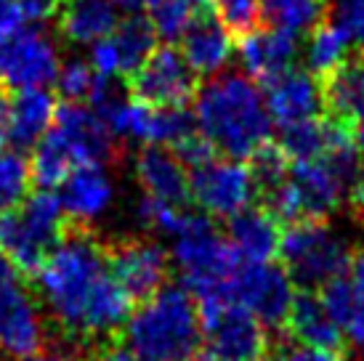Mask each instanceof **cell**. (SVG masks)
Masks as SVG:
<instances>
[{"mask_svg": "<svg viewBox=\"0 0 364 361\" xmlns=\"http://www.w3.org/2000/svg\"><path fill=\"white\" fill-rule=\"evenodd\" d=\"M35 276L43 311L75 340H102L131 316V295L112 276L107 250L88 231L64 234Z\"/></svg>", "mask_w": 364, "mask_h": 361, "instance_id": "obj_1", "label": "cell"}, {"mask_svg": "<svg viewBox=\"0 0 364 361\" xmlns=\"http://www.w3.org/2000/svg\"><path fill=\"white\" fill-rule=\"evenodd\" d=\"M197 128L229 160H250L272 141V114L250 77L218 75L197 93Z\"/></svg>", "mask_w": 364, "mask_h": 361, "instance_id": "obj_2", "label": "cell"}, {"mask_svg": "<svg viewBox=\"0 0 364 361\" xmlns=\"http://www.w3.org/2000/svg\"><path fill=\"white\" fill-rule=\"evenodd\" d=\"M203 343V321L192 292L165 284L125 321V345L141 361H181Z\"/></svg>", "mask_w": 364, "mask_h": 361, "instance_id": "obj_3", "label": "cell"}, {"mask_svg": "<svg viewBox=\"0 0 364 361\" xmlns=\"http://www.w3.org/2000/svg\"><path fill=\"white\" fill-rule=\"evenodd\" d=\"M171 263L178 269L183 287L192 292L200 303L232 301L229 284L240 255L232 250L229 239H223L208 215H189L178 237H173Z\"/></svg>", "mask_w": 364, "mask_h": 361, "instance_id": "obj_4", "label": "cell"}, {"mask_svg": "<svg viewBox=\"0 0 364 361\" xmlns=\"http://www.w3.org/2000/svg\"><path fill=\"white\" fill-rule=\"evenodd\" d=\"M67 212L48 189L24 197L21 205L0 212V250L16 271L38 274L43 261L61 242Z\"/></svg>", "mask_w": 364, "mask_h": 361, "instance_id": "obj_5", "label": "cell"}, {"mask_svg": "<svg viewBox=\"0 0 364 361\" xmlns=\"http://www.w3.org/2000/svg\"><path fill=\"white\" fill-rule=\"evenodd\" d=\"M279 255L293 281L304 287H324L351 263L348 242L322 221H298L282 234Z\"/></svg>", "mask_w": 364, "mask_h": 361, "instance_id": "obj_6", "label": "cell"}, {"mask_svg": "<svg viewBox=\"0 0 364 361\" xmlns=\"http://www.w3.org/2000/svg\"><path fill=\"white\" fill-rule=\"evenodd\" d=\"M43 303L21 281L14 263H0V353L9 359H27L46 345Z\"/></svg>", "mask_w": 364, "mask_h": 361, "instance_id": "obj_7", "label": "cell"}, {"mask_svg": "<svg viewBox=\"0 0 364 361\" xmlns=\"http://www.w3.org/2000/svg\"><path fill=\"white\" fill-rule=\"evenodd\" d=\"M203 338L215 361H261L269 348L266 327L234 301L200 303Z\"/></svg>", "mask_w": 364, "mask_h": 361, "instance_id": "obj_8", "label": "cell"}, {"mask_svg": "<svg viewBox=\"0 0 364 361\" xmlns=\"http://www.w3.org/2000/svg\"><path fill=\"white\" fill-rule=\"evenodd\" d=\"M131 99L146 107H186L200 93V75L173 43H165L125 80Z\"/></svg>", "mask_w": 364, "mask_h": 361, "instance_id": "obj_9", "label": "cell"}, {"mask_svg": "<svg viewBox=\"0 0 364 361\" xmlns=\"http://www.w3.org/2000/svg\"><path fill=\"white\" fill-rule=\"evenodd\" d=\"M295 281L277 263H240L229 284V298L253 313L263 327H282L295 301Z\"/></svg>", "mask_w": 364, "mask_h": 361, "instance_id": "obj_10", "label": "cell"}, {"mask_svg": "<svg viewBox=\"0 0 364 361\" xmlns=\"http://www.w3.org/2000/svg\"><path fill=\"white\" fill-rule=\"evenodd\" d=\"M258 194L250 168L240 160H210L189 176V197L197 208L215 218H234L253 205Z\"/></svg>", "mask_w": 364, "mask_h": 361, "instance_id": "obj_11", "label": "cell"}, {"mask_svg": "<svg viewBox=\"0 0 364 361\" xmlns=\"http://www.w3.org/2000/svg\"><path fill=\"white\" fill-rule=\"evenodd\" d=\"M59 75V56L41 30L0 35V82L9 88H43Z\"/></svg>", "mask_w": 364, "mask_h": 361, "instance_id": "obj_12", "label": "cell"}, {"mask_svg": "<svg viewBox=\"0 0 364 361\" xmlns=\"http://www.w3.org/2000/svg\"><path fill=\"white\" fill-rule=\"evenodd\" d=\"M107 261H109L112 276L131 295V301L152 298L154 292L165 287L168 271H171V255L154 239L117 242L107 252Z\"/></svg>", "mask_w": 364, "mask_h": 361, "instance_id": "obj_13", "label": "cell"}, {"mask_svg": "<svg viewBox=\"0 0 364 361\" xmlns=\"http://www.w3.org/2000/svg\"><path fill=\"white\" fill-rule=\"evenodd\" d=\"M53 128L67 139L75 151L77 165H109L120 160V144L117 136L107 128V122L93 109L82 104L64 101L56 107Z\"/></svg>", "mask_w": 364, "mask_h": 361, "instance_id": "obj_14", "label": "cell"}, {"mask_svg": "<svg viewBox=\"0 0 364 361\" xmlns=\"http://www.w3.org/2000/svg\"><path fill=\"white\" fill-rule=\"evenodd\" d=\"M266 90V109L277 125H295V122L314 120L324 109V90L316 75L304 70H290L277 75L274 80L263 82Z\"/></svg>", "mask_w": 364, "mask_h": 361, "instance_id": "obj_15", "label": "cell"}, {"mask_svg": "<svg viewBox=\"0 0 364 361\" xmlns=\"http://www.w3.org/2000/svg\"><path fill=\"white\" fill-rule=\"evenodd\" d=\"M61 208L80 226L104 218L114 205V180L104 165H80L61 183Z\"/></svg>", "mask_w": 364, "mask_h": 361, "instance_id": "obj_16", "label": "cell"}, {"mask_svg": "<svg viewBox=\"0 0 364 361\" xmlns=\"http://www.w3.org/2000/svg\"><path fill=\"white\" fill-rule=\"evenodd\" d=\"M319 301L341 332L364 345V250L356 252L341 276L324 284Z\"/></svg>", "mask_w": 364, "mask_h": 361, "instance_id": "obj_17", "label": "cell"}, {"mask_svg": "<svg viewBox=\"0 0 364 361\" xmlns=\"http://www.w3.org/2000/svg\"><path fill=\"white\" fill-rule=\"evenodd\" d=\"M298 56V38L290 32L255 27L247 35H240V59L247 75L255 82H269L293 67Z\"/></svg>", "mask_w": 364, "mask_h": 361, "instance_id": "obj_18", "label": "cell"}, {"mask_svg": "<svg viewBox=\"0 0 364 361\" xmlns=\"http://www.w3.org/2000/svg\"><path fill=\"white\" fill-rule=\"evenodd\" d=\"M183 59L200 77H215L218 72L229 64L234 53V38L232 32L223 27L218 14L197 16L192 27L181 38Z\"/></svg>", "mask_w": 364, "mask_h": 361, "instance_id": "obj_19", "label": "cell"}, {"mask_svg": "<svg viewBox=\"0 0 364 361\" xmlns=\"http://www.w3.org/2000/svg\"><path fill=\"white\" fill-rule=\"evenodd\" d=\"M282 231L279 221L266 208H245L229 218V244L245 263H269L279 255Z\"/></svg>", "mask_w": 364, "mask_h": 361, "instance_id": "obj_20", "label": "cell"}, {"mask_svg": "<svg viewBox=\"0 0 364 361\" xmlns=\"http://www.w3.org/2000/svg\"><path fill=\"white\" fill-rule=\"evenodd\" d=\"M136 178L146 197L183 205L189 200V176L183 162L165 146H144L136 157Z\"/></svg>", "mask_w": 364, "mask_h": 361, "instance_id": "obj_21", "label": "cell"}, {"mask_svg": "<svg viewBox=\"0 0 364 361\" xmlns=\"http://www.w3.org/2000/svg\"><path fill=\"white\" fill-rule=\"evenodd\" d=\"M59 32L70 43H99L120 24L112 0H64L59 14Z\"/></svg>", "mask_w": 364, "mask_h": 361, "instance_id": "obj_22", "label": "cell"}, {"mask_svg": "<svg viewBox=\"0 0 364 361\" xmlns=\"http://www.w3.org/2000/svg\"><path fill=\"white\" fill-rule=\"evenodd\" d=\"M287 330L298 343L311 345V348H322V351H338L343 343V332L327 313L322 301L311 295V292H301L295 295L293 308L287 313Z\"/></svg>", "mask_w": 364, "mask_h": 361, "instance_id": "obj_23", "label": "cell"}, {"mask_svg": "<svg viewBox=\"0 0 364 361\" xmlns=\"http://www.w3.org/2000/svg\"><path fill=\"white\" fill-rule=\"evenodd\" d=\"M56 114L53 96L43 88H24L11 104V133L9 141L16 149H30L48 133Z\"/></svg>", "mask_w": 364, "mask_h": 361, "instance_id": "obj_24", "label": "cell"}, {"mask_svg": "<svg viewBox=\"0 0 364 361\" xmlns=\"http://www.w3.org/2000/svg\"><path fill=\"white\" fill-rule=\"evenodd\" d=\"M324 107L330 114L348 122L364 120V50L346 59L333 75L322 80Z\"/></svg>", "mask_w": 364, "mask_h": 361, "instance_id": "obj_25", "label": "cell"}, {"mask_svg": "<svg viewBox=\"0 0 364 361\" xmlns=\"http://www.w3.org/2000/svg\"><path fill=\"white\" fill-rule=\"evenodd\" d=\"M109 41L114 45V53H117V75H122L128 80L133 72L154 53L157 32H154L152 21L146 19V16L133 14V16L122 19L114 27Z\"/></svg>", "mask_w": 364, "mask_h": 361, "instance_id": "obj_26", "label": "cell"}, {"mask_svg": "<svg viewBox=\"0 0 364 361\" xmlns=\"http://www.w3.org/2000/svg\"><path fill=\"white\" fill-rule=\"evenodd\" d=\"M75 168L80 165L75 160V151L67 139L56 128H48V133L35 144V154L30 162L32 180L41 189H53V186H61Z\"/></svg>", "mask_w": 364, "mask_h": 361, "instance_id": "obj_27", "label": "cell"}, {"mask_svg": "<svg viewBox=\"0 0 364 361\" xmlns=\"http://www.w3.org/2000/svg\"><path fill=\"white\" fill-rule=\"evenodd\" d=\"M327 14V0H261V27L304 35L319 27Z\"/></svg>", "mask_w": 364, "mask_h": 361, "instance_id": "obj_28", "label": "cell"}, {"mask_svg": "<svg viewBox=\"0 0 364 361\" xmlns=\"http://www.w3.org/2000/svg\"><path fill=\"white\" fill-rule=\"evenodd\" d=\"M279 146L287 154V160L293 162H306L322 157L324 151H327V146H330V125H327V117L324 120L314 117V120H304L282 128Z\"/></svg>", "mask_w": 364, "mask_h": 361, "instance_id": "obj_29", "label": "cell"}, {"mask_svg": "<svg viewBox=\"0 0 364 361\" xmlns=\"http://www.w3.org/2000/svg\"><path fill=\"white\" fill-rule=\"evenodd\" d=\"M346 53H348V41L335 30L333 24H319V27H314L311 38H309V50H306L309 72H311V75H316L319 80H324L327 75H333V72L343 64Z\"/></svg>", "mask_w": 364, "mask_h": 361, "instance_id": "obj_30", "label": "cell"}, {"mask_svg": "<svg viewBox=\"0 0 364 361\" xmlns=\"http://www.w3.org/2000/svg\"><path fill=\"white\" fill-rule=\"evenodd\" d=\"M197 19L192 0H154L149 6V21H152L157 38L165 43H178Z\"/></svg>", "mask_w": 364, "mask_h": 361, "instance_id": "obj_31", "label": "cell"}, {"mask_svg": "<svg viewBox=\"0 0 364 361\" xmlns=\"http://www.w3.org/2000/svg\"><path fill=\"white\" fill-rule=\"evenodd\" d=\"M192 212L181 210V205H171V202L154 200L144 194L139 205H136V221L141 223L146 231H157L165 237H178L183 226L189 223Z\"/></svg>", "mask_w": 364, "mask_h": 361, "instance_id": "obj_32", "label": "cell"}, {"mask_svg": "<svg viewBox=\"0 0 364 361\" xmlns=\"http://www.w3.org/2000/svg\"><path fill=\"white\" fill-rule=\"evenodd\" d=\"M30 180V162L19 151H0V212L24 202Z\"/></svg>", "mask_w": 364, "mask_h": 361, "instance_id": "obj_33", "label": "cell"}, {"mask_svg": "<svg viewBox=\"0 0 364 361\" xmlns=\"http://www.w3.org/2000/svg\"><path fill=\"white\" fill-rule=\"evenodd\" d=\"M250 173H253L255 178V186L261 194H269L272 189L277 186H282L287 176H290V160H287V154L282 151L279 144H263L261 149L255 151L253 157H250Z\"/></svg>", "mask_w": 364, "mask_h": 361, "instance_id": "obj_34", "label": "cell"}, {"mask_svg": "<svg viewBox=\"0 0 364 361\" xmlns=\"http://www.w3.org/2000/svg\"><path fill=\"white\" fill-rule=\"evenodd\" d=\"M327 24L343 35L348 45L364 50V0H327Z\"/></svg>", "mask_w": 364, "mask_h": 361, "instance_id": "obj_35", "label": "cell"}, {"mask_svg": "<svg viewBox=\"0 0 364 361\" xmlns=\"http://www.w3.org/2000/svg\"><path fill=\"white\" fill-rule=\"evenodd\" d=\"M93 80H96V72H93L91 64L80 59H72L56 75V90H59V96L64 101L82 104V101L91 96Z\"/></svg>", "mask_w": 364, "mask_h": 361, "instance_id": "obj_36", "label": "cell"}, {"mask_svg": "<svg viewBox=\"0 0 364 361\" xmlns=\"http://www.w3.org/2000/svg\"><path fill=\"white\" fill-rule=\"evenodd\" d=\"M215 14L234 38L261 27V0H215Z\"/></svg>", "mask_w": 364, "mask_h": 361, "instance_id": "obj_37", "label": "cell"}, {"mask_svg": "<svg viewBox=\"0 0 364 361\" xmlns=\"http://www.w3.org/2000/svg\"><path fill=\"white\" fill-rule=\"evenodd\" d=\"M173 154L178 157V160L183 162V168H203L205 162L215 160V146H213L210 141L205 139L203 133H200V128L194 133H189L186 139H181L176 146H173Z\"/></svg>", "mask_w": 364, "mask_h": 361, "instance_id": "obj_38", "label": "cell"}, {"mask_svg": "<svg viewBox=\"0 0 364 361\" xmlns=\"http://www.w3.org/2000/svg\"><path fill=\"white\" fill-rule=\"evenodd\" d=\"M91 67L96 70V75H104V77H114L117 75V53H114V45H112L109 38L93 43Z\"/></svg>", "mask_w": 364, "mask_h": 361, "instance_id": "obj_39", "label": "cell"}, {"mask_svg": "<svg viewBox=\"0 0 364 361\" xmlns=\"http://www.w3.org/2000/svg\"><path fill=\"white\" fill-rule=\"evenodd\" d=\"M277 361H338L333 351H322V348H311L304 343H295L290 348H284Z\"/></svg>", "mask_w": 364, "mask_h": 361, "instance_id": "obj_40", "label": "cell"}, {"mask_svg": "<svg viewBox=\"0 0 364 361\" xmlns=\"http://www.w3.org/2000/svg\"><path fill=\"white\" fill-rule=\"evenodd\" d=\"M24 24V14H21L16 0H0V35H11V32L21 30Z\"/></svg>", "mask_w": 364, "mask_h": 361, "instance_id": "obj_41", "label": "cell"}, {"mask_svg": "<svg viewBox=\"0 0 364 361\" xmlns=\"http://www.w3.org/2000/svg\"><path fill=\"white\" fill-rule=\"evenodd\" d=\"M11 104H14V96H11L9 85L0 82V151L9 144V133H11Z\"/></svg>", "mask_w": 364, "mask_h": 361, "instance_id": "obj_42", "label": "cell"}, {"mask_svg": "<svg viewBox=\"0 0 364 361\" xmlns=\"http://www.w3.org/2000/svg\"><path fill=\"white\" fill-rule=\"evenodd\" d=\"M93 361H141V359L128 345H107V348H102V351L96 353Z\"/></svg>", "mask_w": 364, "mask_h": 361, "instance_id": "obj_43", "label": "cell"}, {"mask_svg": "<svg viewBox=\"0 0 364 361\" xmlns=\"http://www.w3.org/2000/svg\"><path fill=\"white\" fill-rule=\"evenodd\" d=\"M19 361H77V359L67 351H38V353H32V356L19 359Z\"/></svg>", "mask_w": 364, "mask_h": 361, "instance_id": "obj_44", "label": "cell"}, {"mask_svg": "<svg viewBox=\"0 0 364 361\" xmlns=\"http://www.w3.org/2000/svg\"><path fill=\"white\" fill-rule=\"evenodd\" d=\"M354 208L364 218V168L359 171V176H356V180H354Z\"/></svg>", "mask_w": 364, "mask_h": 361, "instance_id": "obj_45", "label": "cell"}, {"mask_svg": "<svg viewBox=\"0 0 364 361\" xmlns=\"http://www.w3.org/2000/svg\"><path fill=\"white\" fill-rule=\"evenodd\" d=\"M354 144L356 149H359V154H364V120L354 122Z\"/></svg>", "mask_w": 364, "mask_h": 361, "instance_id": "obj_46", "label": "cell"}, {"mask_svg": "<svg viewBox=\"0 0 364 361\" xmlns=\"http://www.w3.org/2000/svg\"><path fill=\"white\" fill-rule=\"evenodd\" d=\"M181 361H200V359H194V356H189V359H181Z\"/></svg>", "mask_w": 364, "mask_h": 361, "instance_id": "obj_47", "label": "cell"}]
</instances>
